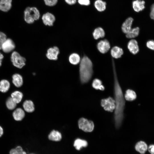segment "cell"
<instances>
[{"instance_id":"obj_35","label":"cell","mask_w":154,"mask_h":154,"mask_svg":"<svg viewBox=\"0 0 154 154\" xmlns=\"http://www.w3.org/2000/svg\"><path fill=\"white\" fill-rule=\"evenodd\" d=\"M78 2L81 5L88 6L90 4V0H78Z\"/></svg>"},{"instance_id":"obj_6","label":"cell","mask_w":154,"mask_h":154,"mask_svg":"<svg viewBox=\"0 0 154 154\" xmlns=\"http://www.w3.org/2000/svg\"><path fill=\"white\" fill-rule=\"evenodd\" d=\"M101 105L105 110L108 112H112L115 108L114 100L111 97L102 99L101 101Z\"/></svg>"},{"instance_id":"obj_16","label":"cell","mask_w":154,"mask_h":154,"mask_svg":"<svg viewBox=\"0 0 154 154\" xmlns=\"http://www.w3.org/2000/svg\"><path fill=\"white\" fill-rule=\"evenodd\" d=\"M135 148L137 151L141 154H144L147 150L148 147L145 143L141 141L136 144Z\"/></svg>"},{"instance_id":"obj_17","label":"cell","mask_w":154,"mask_h":154,"mask_svg":"<svg viewBox=\"0 0 154 154\" xmlns=\"http://www.w3.org/2000/svg\"><path fill=\"white\" fill-rule=\"evenodd\" d=\"M88 145L87 142L85 140L80 139H76L74 143V146L77 150H80L82 147H86Z\"/></svg>"},{"instance_id":"obj_30","label":"cell","mask_w":154,"mask_h":154,"mask_svg":"<svg viewBox=\"0 0 154 154\" xmlns=\"http://www.w3.org/2000/svg\"><path fill=\"white\" fill-rule=\"evenodd\" d=\"M9 154H27L26 153L23 151L21 147L17 146L15 148H13L10 150Z\"/></svg>"},{"instance_id":"obj_36","label":"cell","mask_w":154,"mask_h":154,"mask_svg":"<svg viewBox=\"0 0 154 154\" xmlns=\"http://www.w3.org/2000/svg\"><path fill=\"white\" fill-rule=\"evenodd\" d=\"M150 17L152 19H154V5H152L151 7V11L150 13Z\"/></svg>"},{"instance_id":"obj_20","label":"cell","mask_w":154,"mask_h":154,"mask_svg":"<svg viewBox=\"0 0 154 154\" xmlns=\"http://www.w3.org/2000/svg\"><path fill=\"white\" fill-rule=\"evenodd\" d=\"M93 37L94 39L97 40L100 38H103L105 35V32L102 28L98 27L96 28L93 33Z\"/></svg>"},{"instance_id":"obj_40","label":"cell","mask_w":154,"mask_h":154,"mask_svg":"<svg viewBox=\"0 0 154 154\" xmlns=\"http://www.w3.org/2000/svg\"><path fill=\"white\" fill-rule=\"evenodd\" d=\"M3 134V130L2 127L0 126V137H1V136Z\"/></svg>"},{"instance_id":"obj_2","label":"cell","mask_w":154,"mask_h":154,"mask_svg":"<svg viewBox=\"0 0 154 154\" xmlns=\"http://www.w3.org/2000/svg\"><path fill=\"white\" fill-rule=\"evenodd\" d=\"M93 71V64L91 60L88 56H84L81 60L79 67L81 82L83 83L88 82L92 77Z\"/></svg>"},{"instance_id":"obj_32","label":"cell","mask_w":154,"mask_h":154,"mask_svg":"<svg viewBox=\"0 0 154 154\" xmlns=\"http://www.w3.org/2000/svg\"><path fill=\"white\" fill-rule=\"evenodd\" d=\"M45 4L47 6H52L55 5L58 0H44Z\"/></svg>"},{"instance_id":"obj_14","label":"cell","mask_w":154,"mask_h":154,"mask_svg":"<svg viewBox=\"0 0 154 154\" xmlns=\"http://www.w3.org/2000/svg\"><path fill=\"white\" fill-rule=\"evenodd\" d=\"M123 53V51L122 49L118 46H114L111 50V56L113 58H115L121 57Z\"/></svg>"},{"instance_id":"obj_22","label":"cell","mask_w":154,"mask_h":154,"mask_svg":"<svg viewBox=\"0 0 154 154\" xmlns=\"http://www.w3.org/2000/svg\"><path fill=\"white\" fill-rule=\"evenodd\" d=\"M106 3L102 0H96L94 2L95 8L99 11H104L106 8Z\"/></svg>"},{"instance_id":"obj_13","label":"cell","mask_w":154,"mask_h":154,"mask_svg":"<svg viewBox=\"0 0 154 154\" xmlns=\"http://www.w3.org/2000/svg\"><path fill=\"white\" fill-rule=\"evenodd\" d=\"M145 1L143 0H134L132 3V7L135 11L138 12L145 8Z\"/></svg>"},{"instance_id":"obj_11","label":"cell","mask_w":154,"mask_h":154,"mask_svg":"<svg viewBox=\"0 0 154 154\" xmlns=\"http://www.w3.org/2000/svg\"><path fill=\"white\" fill-rule=\"evenodd\" d=\"M127 47L131 53L133 54L137 53L139 50L138 44L136 40L132 39L128 43Z\"/></svg>"},{"instance_id":"obj_24","label":"cell","mask_w":154,"mask_h":154,"mask_svg":"<svg viewBox=\"0 0 154 154\" xmlns=\"http://www.w3.org/2000/svg\"><path fill=\"white\" fill-rule=\"evenodd\" d=\"M140 29L138 27L132 28L131 30L125 35L126 37L129 38H133L139 35Z\"/></svg>"},{"instance_id":"obj_26","label":"cell","mask_w":154,"mask_h":154,"mask_svg":"<svg viewBox=\"0 0 154 154\" xmlns=\"http://www.w3.org/2000/svg\"><path fill=\"white\" fill-rule=\"evenodd\" d=\"M10 87L9 82L5 80H2L0 82V91L5 93L7 92Z\"/></svg>"},{"instance_id":"obj_23","label":"cell","mask_w":154,"mask_h":154,"mask_svg":"<svg viewBox=\"0 0 154 154\" xmlns=\"http://www.w3.org/2000/svg\"><path fill=\"white\" fill-rule=\"evenodd\" d=\"M23 106L25 110L28 112H32L35 109L33 103L31 100L25 101L23 103Z\"/></svg>"},{"instance_id":"obj_1","label":"cell","mask_w":154,"mask_h":154,"mask_svg":"<svg viewBox=\"0 0 154 154\" xmlns=\"http://www.w3.org/2000/svg\"><path fill=\"white\" fill-rule=\"evenodd\" d=\"M114 77V94L115 104L114 121L115 127L118 129L121 126L124 117L123 111L125 105L124 97L119 84L114 59H112Z\"/></svg>"},{"instance_id":"obj_10","label":"cell","mask_w":154,"mask_h":154,"mask_svg":"<svg viewBox=\"0 0 154 154\" xmlns=\"http://www.w3.org/2000/svg\"><path fill=\"white\" fill-rule=\"evenodd\" d=\"M42 19L45 25L51 26L53 25V23L55 20V18L52 14L47 12L43 15Z\"/></svg>"},{"instance_id":"obj_27","label":"cell","mask_w":154,"mask_h":154,"mask_svg":"<svg viewBox=\"0 0 154 154\" xmlns=\"http://www.w3.org/2000/svg\"><path fill=\"white\" fill-rule=\"evenodd\" d=\"M23 96L22 93L19 91H15L11 94V97L16 103H19L21 100Z\"/></svg>"},{"instance_id":"obj_18","label":"cell","mask_w":154,"mask_h":154,"mask_svg":"<svg viewBox=\"0 0 154 154\" xmlns=\"http://www.w3.org/2000/svg\"><path fill=\"white\" fill-rule=\"evenodd\" d=\"M61 133L57 131L53 130L49 134L48 138L49 140L55 141H60L62 139Z\"/></svg>"},{"instance_id":"obj_38","label":"cell","mask_w":154,"mask_h":154,"mask_svg":"<svg viewBox=\"0 0 154 154\" xmlns=\"http://www.w3.org/2000/svg\"><path fill=\"white\" fill-rule=\"evenodd\" d=\"M65 1L68 4L72 5L76 3V0H65Z\"/></svg>"},{"instance_id":"obj_7","label":"cell","mask_w":154,"mask_h":154,"mask_svg":"<svg viewBox=\"0 0 154 154\" xmlns=\"http://www.w3.org/2000/svg\"><path fill=\"white\" fill-rule=\"evenodd\" d=\"M97 46L99 51L102 54L107 52L110 48V43L106 39L100 40L98 43Z\"/></svg>"},{"instance_id":"obj_29","label":"cell","mask_w":154,"mask_h":154,"mask_svg":"<svg viewBox=\"0 0 154 154\" xmlns=\"http://www.w3.org/2000/svg\"><path fill=\"white\" fill-rule=\"evenodd\" d=\"M69 60L70 63L73 65L78 64L80 61L79 55L76 53H73L70 55Z\"/></svg>"},{"instance_id":"obj_8","label":"cell","mask_w":154,"mask_h":154,"mask_svg":"<svg viewBox=\"0 0 154 154\" xmlns=\"http://www.w3.org/2000/svg\"><path fill=\"white\" fill-rule=\"evenodd\" d=\"M15 45L13 41L10 38L6 39L3 43L1 49L5 53H9L15 48Z\"/></svg>"},{"instance_id":"obj_31","label":"cell","mask_w":154,"mask_h":154,"mask_svg":"<svg viewBox=\"0 0 154 154\" xmlns=\"http://www.w3.org/2000/svg\"><path fill=\"white\" fill-rule=\"evenodd\" d=\"M6 106L7 108L10 110H13L16 106V103L13 101L11 97L9 98L6 102Z\"/></svg>"},{"instance_id":"obj_39","label":"cell","mask_w":154,"mask_h":154,"mask_svg":"<svg viewBox=\"0 0 154 154\" xmlns=\"http://www.w3.org/2000/svg\"><path fill=\"white\" fill-rule=\"evenodd\" d=\"M3 55L0 52V66L1 65L2 60L3 58Z\"/></svg>"},{"instance_id":"obj_33","label":"cell","mask_w":154,"mask_h":154,"mask_svg":"<svg viewBox=\"0 0 154 154\" xmlns=\"http://www.w3.org/2000/svg\"><path fill=\"white\" fill-rule=\"evenodd\" d=\"M6 39V36L5 34L0 32V50L1 49L2 44Z\"/></svg>"},{"instance_id":"obj_3","label":"cell","mask_w":154,"mask_h":154,"mask_svg":"<svg viewBox=\"0 0 154 154\" xmlns=\"http://www.w3.org/2000/svg\"><path fill=\"white\" fill-rule=\"evenodd\" d=\"M24 13L25 21L29 24L33 23L35 20L38 19L40 16L39 11L35 7H27Z\"/></svg>"},{"instance_id":"obj_25","label":"cell","mask_w":154,"mask_h":154,"mask_svg":"<svg viewBox=\"0 0 154 154\" xmlns=\"http://www.w3.org/2000/svg\"><path fill=\"white\" fill-rule=\"evenodd\" d=\"M124 98L128 101H132L136 98L137 95L135 92L133 90L128 89L127 90L125 94Z\"/></svg>"},{"instance_id":"obj_21","label":"cell","mask_w":154,"mask_h":154,"mask_svg":"<svg viewBox=\"0 0 154 154\" xmlns=\"http://www.w3.org/2000/svg\"><path fill=\"white\" fill-rule=\"evenodd\" d=\"M12 82L17 87H19L23 84V79L22 76L19 74H15L12 76Z\"/></svg>"},{"instance_id":"obj_15","label":"cell","mask_w":154,"mask_h":154,"mask_svg":"<svg viewBox=\"0 0 154 154\" xmlns=\"http://www.w3.org/2000/svg\"><path fill=\"white\" fill-rule=\"evenodd\" d=\"M12 0H0V10L7 12L11 7Z\"/></svg>"},{"instance_id":"obj_28","label":"cell","mask_w":154,"mask_h":154,"mask_svg":"<svg viewBox=\"0 0 154 154\" xmlns=\"http://www.w3.org/2000/svg\"><path fill=\"white\" fill-rule=\"evenodd\" d=\"M93 87L96 90H99L103 91L105 89L104 87L102 85V82L100 79L98 78L94 79L92 83Z\"/></svg>"},{"instance_id":"obj_41","label":"cell","mask_w":154,"mask_h":154,"mask_svg":"<svg viewBox=\"0 0 154 154\" xmlns=\"http://www.w3.org/2000/svg\"></svg>"},{"instance_id":"obj_9","label":"cell","mask_w":154,"mask_h":154,"mask_svg":"<svg viewBox=\"0 0 154 154\" xmlns=\"http://www.w3.org/2000/svg\"><path fill=\"white\" fill-rule=\"evenodd\" d=\"M59 53V49L56 46L49 48L47 51L46 56L49 59L56 60L58 59V56Z\"/></svg>"},{"instance_id":"obj_34","label":"cell","mask_w":154,"mask_h":154,"mask_svg":"<svg viewBox=\"0 0 154 154\" xmlns=\"http://www.w3.org/2000/svg\"><path fill=\"white\" fill-rule=\"evenodd\" d=\"M147 47L151 50H153L154 49V42L153 40L148 41L146 43Z\"/></svg>"},{"instance_id":"obj_4","label":"cell","mask_w":154,"mask_h":154,"mask_svg":"<svg viewBox=\"0 0 154 154\" xmlns=\"http://www.w3.org/2000/svg\"><path fill=\"white\" fill-rule=\"evenodd\" d=\"M11 60L14 66L19 68H22L25 64V59L16 51L11 54Z\"/></svg>"},{"instance_id":"obj_12","label":"cell","mask_w":154,"mask_h":154,"mask_svg":"<svg viewBox=\"0 0 154 154\" xmlns=\"http://www.w3.org/2000/svg\"><path fill=\"white\" fill-rule=\"evenodd\" d=\"M133 19L130 17L127 18L122 24L121 29L122 31L124 33L126 34L132 29V25Z\"/></svg>"},{"instance_id":"obj_37","label":"cell","mask_w":154,"mask_h":154,"mask_svg":"<svg viewBox=\"0 0 154 154\" xmlns=\"http://www.w3.org/2000/svg\"><path fill=\"white\" fill-rule=\"evenodd\" d=\"M154 146L153 145H151L149 146L148 150L149 152L151 154H154Z\"/></svg>"},{"instance_id":"obj_19","label":"cell","mask_w":154,"mask_h":154,"mask_svg":"<svg viewBox=\"0 0 154 154\" xmlns=\"http://www.w3.org/2000/svg\"><path fill=\"white\" fill-rule=\"evenodd\" d=\"M14 119L16 121H21L24 117L25 115L24 111L21 108L16 109L13 113Z\"/></svg>"},{"instance_id":"obj_5","label":"cell","mask_w":154,"mask_h":154,"mask_svg":"<svg viewBox=\"0 0 154 154\" xmlns=\"http://www.w3.org/2000/svg\"><path fill=\"white\" fill-rule=\"evenodd\" d=\"M78 124L79 128L86 132H92L94 127L92 121L84 118H82L79 119Z\"/></svg>"}]
</instances>
